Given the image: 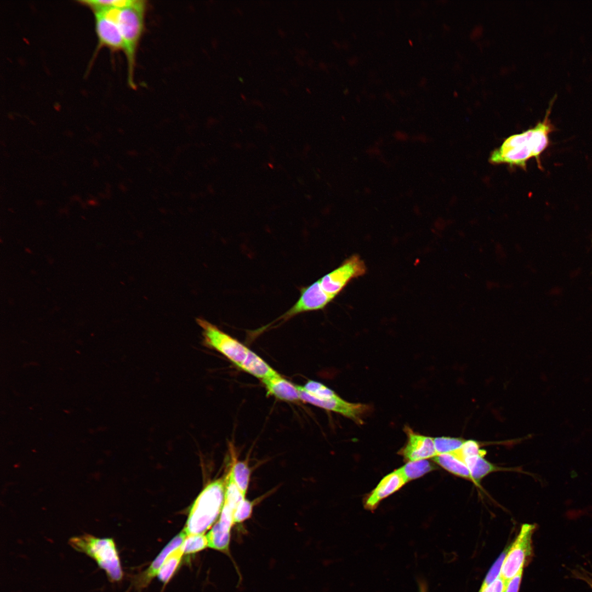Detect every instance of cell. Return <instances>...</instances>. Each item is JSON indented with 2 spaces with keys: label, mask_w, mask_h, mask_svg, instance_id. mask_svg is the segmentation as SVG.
<instances>
[{
  "label": "cell",
  "mask_w": 592,
  "mask_h": 592,
  "mask_svg": "<svg viewBox=\"0 0 592 592\" xmlns=\"http://www.w3.org/2000/svg\"><path fill=\"white\" fill-rule=\"evenodd\" d=\"M292 7L288 1L265 0L263 7L240 16L234 42L246 73L255 123L257 166L270 174L266 161L271 107L288 53Z\"/></svg>",
  "instance_id": "6da1fadb"
},
{
  "label": "cell",
  "mask_w": 592,
  "mask_h": 592,
  "mask_svg": "<svg viewBox=\"0 0 592 592\" xmlns=\"http://www.w3.org/2000/svg\"><path fill=\"white\" fill-rule=\"evenodd\" d=\"M189 29L198 92H212L227 101L249 103L248 80L234 47L198 26Z\"/></svg>",
  "instance_id": "7a4b0ae2"
},
{
  "label": "cell",
  "mask_w": 592,
  "mask_h": 592,
  "mask_svg": "<svg viewBox=\"0 0 592 592\" xmlns=\"http://www.w3.org/2000/svg\"><path fill=\"white\" fill-rule=\"evenodd\" d=\"M261 0H171L160 1L164 9L178 13L187 26L198 24L219 14L243 16L258 11L264 4Z\"/></svg>",
  "instance_id": "3957f363"
},
{
  "label": "cell",
  "mask_w": 592,
  "mask_h": 592,
  "mask_svg": "<svg viewBox=\"0 0 592 592\" xmlns=\"http://www.w3.org/2000/svg\"><path fill=\"white\" fill-rule=\"evenodd\" d=\"M557 65H558L559 69H561L562 71H567V72L569 71V66L565 62V60L558 59Z\"/></svg>",
  "instance_id": "277c9868"
},
{
  "label": "cell",
  "mask_w": 592,
  "mask_h": 592,
  "mask_svg": "<svg viewBox=\"0 0 592 592\" xmlns=\"http://www.w3.org/2000/svg\"><path fill=\"white\" fill-rule=\"evenodd\" d=\"M481 193H482V196H483L486 200H488V201L492 200V194H491L490 191L487 190L486 187H481Z\"/></svg>",
  "instance_id": "5b68a950"
},
{
  "label": "cell",
  "mask_w": 592,
  "mask_h": 592,
  "mask_svg": "<svg viewBox=\"0 0 592 592\" xmlns=\"http://www.w3.org/2000/svg\"><path fill=\"white\" fill-rule=\"evenodd\" d=\"M480 161L486 163L485 157H479Z\"/></svg>",
  "instance_id": "8992f818"
}]
</instances>
